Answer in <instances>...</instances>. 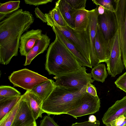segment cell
I'll list each match as a JSON object with an SVG mask.
<instances>
[{
	"mask_svg": "<svg viewBox=\"0 0 126 126\" xmlns=\"http://www.w3.org/2000/svg\"><path fill=\"white\" fill-rule=\"evenodd\" d=\"M34 18L28 11L18 9L0 22V63L7 65L17 55L23 33L33 23Z\"/></svg>",
	"mask_w": 126,
	"mask_h": 126,
	"instance_id": "6da1fadb",
	"label": "cell"
},
{
	"mask_svg": "<svg viewBox=\"0 0 126 126\" xmlns=\"http://www.w3.org/2000/svg\"><path fill=\"white\" fill-rule=\"evenodd\" d=\"M86 91L56 86L43 102L42 110L49 115L66 114L80 106Z\"/></svg>",
	"mask_w": 126,
	"mask_h": 126,
	"instance_id": "7a4b0ae2",
	"label": "cell"
},
{
	"mask_svg": "<svg viewBox=\"0 0 126 126\" xmlns=\"http://www.w3.org/2000/svg\"><path fill=\"white\" fill-rule=\"evenodd\" d=\"M81 67L73 54L56 36L46 55L45 69L49 74L57 76L78 71Z\"/></svg>",
	"mask_w": 126,
	"mask_h": 126,
	"instance_id": "3957f363",
	"label": "cell"
},
{
	"mask_svg": "<svg viewBox=\"0 0 126 126\" xmlns=\"http://www.w3.org/2000/svg\"><path fill=\"white\" fill-rule=\"evenodd\" d=\"M87 70L85 67L82 66L78 71L54 77L56 86L76 88L80 90L86 89L87 84L94 81L92 79L91 73H87Z\"/></svg>",
	"mask_w": 126,
	"mask_h": 126,
	"instance_id": "277c9868",
	"label": "cell"
},
{
	"mask_svg": "<svg viewBox=\"0 0 126 126\" xmlns=\"http://www.w3.org/2000/svg\"><path fill=\"white\" fill-rule=\"evenodd\" d=\"M53 26L56 27L59 30L91 65L88 38L86 30H73L70 27L62 26L55 24L51 27Z\"/></svg>",
	"mask_w": 126,
	"mask_h": 126,
	"instance_id": "5b68a950",
	"label": "cell"
},
{
	"mask_svg": "<svg viewBox=\"0 0 126 126\" xmlns=\"http://www.w3.org/2000/svg\"><path fill=\"white\" fill-rule=\"evenodd\" d=\"M15 87L31 91L38 84L49 79L38 73L25 68L13 72L8 77Z\"/></svg>",
	"mask_w": 126,
	"mask_h": 126,
	"instance_id": "8992f818",
	"label": "cell"
},
{
	"mask_svg": "<svg viewBox=\"0 0 126 126\" xmlns=\"http://www.w3.org/2000/svg\"><path fill=\"white\" fill-rule=\"evenodd\" d=\"M108 42L110 53L109 59L106 63L107 69L111 77H115L122 72L125 66L122 58L118 31Z\"/></svg>",
	"mask_w": 126,
	"mask_h": 126,
	"instance_id": "52a82bcc",
	"label": "cell"
},
{
	"mask_svg": "<svg viewBox=\"0 0 126 126\" xmlns=\"http://www.w3.org/2000/svg\"><path fill=\"white\" fill-rule=\"evenodd\" d=\"M120 46L125 67L126 65V0H115Z\"/></svg>",
	"mask_w": 126,
	"mask_h": 126,
	"instance_id": "ba28073f",
	"label": "cell"
},
{
	"mask_svg": "<svg viewBox=\"0 0 126 126\" xmlns=\"http://www.w3.org/2000/svg\"><path fill=\"white\" fill-rule=\"evenodd\" d=\"M99 15L97 6L95 8L89 11V22L86 30L89 43L91 64L92 67L100 63L96 56L94 48L95 37L99 27L97 20Z\"/></svg>",
	"mask_w": 126,
	"mask_h": 126,
	"instance_id": "9c48e42d",
	"label": "cell"
},
{
	"mask_svg": "<svg viewBox=\"0 0 126 126\" xmlns=\"http://www.w3.org/2000/svg\"><path fill=\"white\" fill-rule=\"evenodd\" d=\"M100 107V100L98 96L94 97L86 92L83 95L80 105L66 114L77 118L78 117L95 113L99 111Z\"/></svg>",
	"mask_w": 126,
	"mask_h": 126,
	"instance_id": "30bf717a",
	"label": "cell"
},
{
	"mask_svg": "<svg viewBox=\"0 0 126 126\" xmlns=\"http://www.w3.org/2000/svg\"><path fill=\"white\" fill-rule=\"evenodd\" d=\"M97 20L99 26L105 39L108 41L111 39L118 29L115 13L105 9L103 14L98 15Z\"/></svg>",
	"mask_w": 126,
	"mask_h": 126,
	"instance_id": "8fae6325",
	"label": "cell"
},
{
	"mask_svg": "<svg viewBox=\"0 0 126 126\" xmlns=\"http://www.w3.org/2000/svg\"><path fill=\"white\" fill-rule=\"evenodd\" d=\"M36 121L24 94L22 95L11 126H28Z\"/></svg>",
	"mask_w": 126,
	"mask_h": 126,
	"instance_id": "7c38bea8",
	"label": "cell"
},
{
	"mask_svg": "<svg viewBox=\"0 0 126 126\" xmlns=\"http://www.w3.org/2000/svg\"><path fill=\"white\" fill-rule=\"evenodd\" d=\"M42 30L32 29L23 34L20 39L19 52L21 56H26L37 41L42 38Z\"/></svg>",
	"mask_w": 126,
	"mask_h": 126,
	"instance_id": "4fadbf2b",
	"label": "cell"
},
{
	"mask_svg": "<svg viewBox=\"0 0 126 126\" xmlns=\"http://www.w3.org/2000/svg\"><path fill=\"white\" fill-rule=\"evenodd\" d=\"M94 48L96 56L100 63H106L110 58V48L108 41L105 39L99 26L95 37Z\"/></svg>",
	"mask_w": 126,
	"mask_h": 126,
	"instance_id": "5bb4252c",
	"label": "cell"
},
{
	"mask_svg": "<svg viewBox=\"0 0 126 126\" xmlns=\"http://www.w3.org/2000/svg\"><path fill=\"white\" fill-rule=\"evenodd\" d=\"M126 113V96L116 101L105 113L102 120L106 125Z\"/></svg>",
	"mask_w": 126,
	"mask_h": 126,
	"instance_id": "9a60e30c",
	"label": "cell"
},
{
	"mask_svg": "<svg viewBox=\"0 0 126 126\" xmlns=\"http://www.w3.org/2000/svg\"><path fill=\"white\" fill-rule=\"evenodd\" d=\"M50 39L47 34H42L41 39L37 41L34 46L27 54L24 66L30 64L32 60L38 55L47 49L50 43Z\"/></svg>",
	"mask_w": 126,
	"mask_h": 126,
	"instance_id": "2e32d148",
	"label": "cell"
},
{
	"mask_svg": "<svg viewBox=\"0 0 126 126\" xmlns=\"http://www.w3.org/2000/svg\"><path fill=\"white\" fill-rule=\"evenodd\" d=\"M53 31L61 42L71 52L82 66L92 68V66L78 51L74 46L66 38L56 27H52Z\"/></svg>",
	"mask_w": 126,
	"mask_h": 126,
	"instance_id": "e0dca14e",
	"label": "cell"
},
{
	"mask_svg": "<svg viewBox=\"0 0 126 126\" xmlns=\"http://www.w3.org/2000/svg\"><path fill=\"white\" fill-rule=\"evenodd\" d=\"M28 101L32 114L36 120L39 117L42 118L44 112L42 109L43 102L36 95L30 91H27L24 93Z\"/></svg>",
	"mask_w": 126,
	"mask_h": 126,
	"instance_id": "ac0fdd59",
	"label": "cell"
},
{
	"mask_svg": "<svg viewBox=\"0 0 126 126\" xmlns=\"http://www.w3.org/2000/svg\"><path fill=\"white\" fill-rule=\"evenodd\" d=\"M56 86L55 82L49 79L37 85L31 91L43 102L50 94Z\"/></svg>",
	"mask_w": 126,
	"mask_h": 126,
	"instance_id": "d6986e66",
	"label": "cell"
},
{
	"mask_svg": "<svg viewBox=\"0 0 126 126\" xmlns=\"http://www.w3.org/2000/svg\"><path fill=\"white\" fill-rule=\"evenodd\" d=\"M89 11L86 9L73 10L72 15L74 21L75 30H86L88 24Z\"/></svg>",
	"mask_w": 126,
	"mask_h": 126,
	"instance_id": "ffe728a7",
	"label": "cell"
},
{
	"mask_svg": "<svg viewBox=\"0 0 126 126\" xmlns=\"http://www.w3.org/2000/svg\"><path fill=\"white\" fill-rule=\"evenodd\" d=\"M64 19L69 26L75 30L74 22L72 15L73 9L66 0H59L56 2Z\"/></svg>",
	"mask_w": 126,
	"mask_h": 126,
	"instance_id": "44dd1931",
	"label": "cell"
},
{
	"mask_svg": "<svg viewBox=\"0 0 126 126\" xmlns=\"http://www.w3.org/2000/svg\"><path fill=\"white\" fill-rule=\"evenodd\" d=\"M45 14L48 25L51 27L55 24L61 26L70 27L64 19L57 6L55 5L53 9L48 13Z\"/></svg>",
	"mask_w": 126,
	"mask_h": 126,
	"instance_id": "7402d4cb",
	"label": "cell"
},
{
	"mask_svg": "<svg viewBox=\"0 0 126 126\" xmlns=\"http://www.w3.org/2000/svg\"><path fill=\"white\" fill-rule=\"evenodd\" d=\"M22 96L0 98V120L13 109Z\"/></svg>",
	"mask_w": 126,
	"mask_h": 126,
	"instance_id": "603a6c76",
	"label": "cell"
},
{
	"mask_svg": "<svg viewBox=\"0 0 126 126\" xmlns=\"http://www.w3.org/2000/svg\"><path fill=\"white\" fill-rule=\"evenodd\" d=\"M94 80L103 82L108 76L105 65L99 64L92 68L91 73Z\"/></svg>",
	"mask_w": 126,
	"mask_h": 126,
	"instance_id": "cb8c5ba5",
	"label": "cell"
},
{
	"mask_svg": "<svg viewBox=\"0 0 126 126\" xmlns=\"http://www.w3.org/2000/svg\"><path fill=\"white\" fill-rule=\"evenodd\" d=\"M19 0L10 1L4 3H0V13L9 15L18 9L20 7Z\"/></svg>",
	"mask_w": 126,
	"mask_h": 126,
	"instance_id": "d4e9b609",
	"label": "cell"
},
{
	"mask_svg": "<svg viewBox=\"0 0 126 126\" xmlns=\"http://www.w3.org/2000/svg\"><path fill=\"white\" fill-rule=\"evenodd\" d=\"M20 92L14 88L9 86H0V98L21 95Z\"/></svg>",
	"mask_w": 126,
	"mask_h": 126,
	"instance_id": "484cf974",
	"label": "cell"
},
{
	"mask_svg": "<svg viewBox=\"0 0 126 126\" xmlns=\"http://www.w3.org/2000/svg\"><path fill=\"white\" fill-rule=\"evenodd\" d=\"M19 101L13 109L0 120V126H11L17 110Z\"/></svg>",
	"mask_w": 126,
	"mask_h": 126,
	"instance_id": "4316f807",
	"label": "cell"
},
{
	"mask_svg": "<svg viewBox=\"0 0 126 126\" xmlns=\"http://www.w3.org/2000/svg\"><path fill=\"white\" fill-rule=\"evenodd\" d=\"M93 3L97 6L101 5L104 7L105 9L113 12H115V8L113 6L114 0H93Z\"/></svg>",
	"mask_w": 126,
	"mask_h": 126,
	"instance_id": "83f0119b",
	"label": "cell"
},
{
	"mask_svg": "<svg viewBox=\"0 0 126 126\" xmlns=\"http://www.w3.org/2000/svg\"><path fill=\"white\" fill-rule=\"evenodd\" d=\"M72 9L77 10L85 9L86 0H66Z\"/></svg>",
	"mask_w": 126,
	"mask_h": 126,
	"instance_id": "f1b7e54d",
	"label": "cell"
},
{
	"mask_svg": "<svg viewBox=\"0 0 126 126\" xmlns=\"http://www.w3.org/2000/svg\"><path fill=\"white\" fill-rule=\"evenodd\" d=\"M114 83L117 87L126 93V71L120 76Z\"/></svg>",
	"mask_w": 126,
	"mask_h": 126,
	"instance_id": "f546056e",
	"label": "cell"
},
{
	"mask_svg": "<svg viewBox=\"0 0 126 126\" xmlns=\"http://www.w3.org/2000/svg\"><path fill=\"white\" fill-rule=\"evenodd\" d=\"M50 115L45 116L40 121L39 126H59Z\"/></svg>",
	"mask_w": 126,
	"mask_h": 126,
	"instance_id": "4dcf8cb0",
	"label": "cell"
},
{
	"mask_svg": "<svg viewBox=\"0 0 126 126\" xmlns=\"http://www.w3.org/2000/svg\"><path fill=\"white\" fill-rule=\"evenodd\" d=\"M126 125V118L123 115L106 125V126H124Z\"/></svg>",
	"mask_w": 126,
	"mask_h": 126,
	"instance_id": "1f68e13d",
	"label": "cell"
},
{
	"mask_svg": "<svg viewBox=\"0 0 126 126\" xmlns=\"http://www.w3.org/2000/svg\"><path fill=\"white\" fill-rule=\"evenodd\" d=\"M52 0H25L24 1L27 4L33 5L36 6L39 5H43L51 2Z\"/></svg>",
	"mask_w": 126,
	"mask_h": 126,
	"instance_id": "d6a6232c",
	"label": "cell"
},
{
	"mask_svg": "<svg viewBox=\"0 0 126 126\" xmlns=\"http://www.w3.org/2000/svg\"><path fill=\"white\" fill-rule=\"evenodd\" d=\"M100 122L97 120L94 122H92L89 120L84 122H76L73 124L71 126H99Z\"/></svg>",
	"mask_w": 126,
	"mask_h": 126,
	"instance_id": "836d02e7",
	"label": "cell"
},
{
	"mask_svg": "<svg viewBox=\"0 0 126 126\" xmlns=\"http://www.w3.org/2000/svg\"><path fill=\"white\" fill-rule=\"evenodd\" d=\"M86 92L91 95L95 97L98 96L96 88L90 83H88L87 85Z\"/></svg>",
	"mask_w": 126,
	"mask_h": 126,
	"instance_id": "e575fe53",
	"label": "cell"
},
{
	"mask_svg": "<svg viewBox=\"0 0 126 126\" xmlns=\"http://www.w3.org/2000/svg\"><path fill=\"white\" fill-rule=\"evenodd\" d=\"M36 17L40 19L43 22L47 23V21L45 14H44L38 7L35 8L34 10Z\"/></svg>",
	"mask_w": 126,
	"mask_h": 126,
	"instance_id": "d590c367",
	"label": "cell"
},
{
	"mask_svg": "<svg viewBox=\"0 0 126 126\" xmlns=\"http://www.w3.org/2000/svg\"><path fill=\"white\" fill-rule=\"evenodd\" d=\"M97 6L98 11L99 15L103 14L105 11V9L104 7L101 5H99L98 6Z\"/></svg>",
	"mask_w": 126,
	"mask_h": 126,
	"instance_id": "8d00e7d4",
	"label": "cell"
},
{
	"mask_svg": "<svg viewBox=\"0 0 126 126\" xmlns=\"http://www.w3.org/2000/svg\"><path fill=\"white\" fill-rule=\"evenodd\" d=\"M89 121L92 122H95L96 120L95 116L94 115H90L88 118Z\"/></svg>",
	"mask_w": 126,
	"mask_h": 126,
	"instance_id": "74e56055",
	"label": "cell"
},
{
	"mask_svg": "<svg viewBox=\"0 0 126 126\" xmlns=\"http://www.w3.org/2000/svg\"><path fill=\"white\" fill-rule=\"evenodd\" d=\"M8 15L5 14L0 13V20H2V19L5 17H6Z\"/></svg>",
	"mask_w": 126,
	"mask_h": 126,
	"instance_id": "f35d334b",
	"label": "cell"
},
{
	"mask_svg": "<svg viewBox=\"0 0 126 126\" xmlns=\"http://www.w3.org/2000/svg\"><path fill=\"white\" fill-rule=\"evenodd\" d=\"M28 126H37L36 121Z\"/></svg>",
	"mask_w": 126,
	"mask_h": 126,
	"instance_id": "ab89813d",
	"label": "cell"
},
{
	"mask_svg": "<svg viewBox=\"0 0 126 126\" xmlns=\"http://www.w3.org/2000/svg\"><path fill=\"white\" fill-rule=\"evenodd\" d=\"M123 115L125 117V118H126V113L125 114Z\"/></svg>",
	"mask_w": 126,
	"mask_h": 126,
	"instance_id": "60d3db41",
	"label": "cell"
},
{
	"mask_svg": "<svg viewBox=\"0 0 126 126\" xmlns=\"http://www.w3.org/2000/svg\"><path fill=\"white\" fill-rule=\"evenodd\" d=\"M125 67V68H126V66Z\"/></svg>",
	"mask_w": 126,
	"mask_h": 126,
	"instance_id": "b9f144b4",
	"label": "cell"
},
{
	"mask_svg": "<svg viewBox=\"0 0 126 126\" xmlns=\"http://www.w3.org/2000/svg\"><path fill=\"white\" fill-rule=\"evenodd\" d=\"M126 126V125H125V126Z\"/></svg>",
	"mask_w": 126,
	"mask_h": 126,
	"instance_id": "7bdbcfd3",
	"label": "cell"
}]
</instances>
